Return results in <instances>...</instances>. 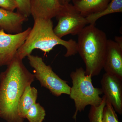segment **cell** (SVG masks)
Returning <instances> with one entry per match:
<instances>
[{"label": "cell", "instance_id": "obj_11", "mask_svg": "<svg viewBox=\"0 0 122 122\" xmlns=\"http://www.w3.org/2000/svg\"><path fill=\"white\" fill-rule=\"evenodd\" d=\"M28 18L17 12L0 8V29L8 33L22 32V25Z\"/></svg>", "mask_w": 122, "mask_h": 122}, {"label": "cell", "instance_id": "obj_6", "mask_svg": "<svg viewBox=\"0 0 122 122\" xmlns=\"http://www.w3.org/2000/svg\"><path fill=\"white\" fill-rule=\"evenodd\" d=\"M55 17L58 22L54 31L60 38L69 34L78 35L88 24L86 17L70 3L62 5Z\"/></svg>", "mask_w": 122, "mask_h": 122}, {"label": "cell", "instance_id": "obj_20", "mask_svg": "<svg viewBox=\"0 0 122 122\" xmlns=\"http://www.w3.org/2000/svg\"><path fill=\"white\" fill-rule=\"evenodd\" d=\"M115 41L118 45L120 47L122 48V36H115Z\"/></svg>", "mask_w": 122, "mask_h": 122}, {"label": "cell", "instance_id": "obj_14", "mask_svg": "<svg viewBox=\"0 0 122 122\" xmlns=\"http://www.w3.org/2000/svg\"><path fill=\"white\" fill-rule=\"evenodd\" d=\"M122 12V0H111L105 9L99 12L93 14L86 17L88 24L95 25L96 21L106 15Z\"/></svg>", "mask_w": 122, "mask_h": 122}, {"label": "cell", "instance_id": "obj_4", "mask_svg": "<svg viewBox=\"0 0 122 122\" xmlns=\"http://www.w3.org/2000/svg\"><path fill=\"white\" fill-rule=\"evenodd\" d=\"M70 77L73 85L69 95L74 101L76 110L73 118L76 120L78 112L83 111L87 106L97 107L101 104L103 98L100 95L102 92L101 88L94 86L91 76L86 75L82 67L71 72Z\"/></svg>", "mask_w": 122, "mask_h": 122}, {"label": "cell", "instance_id": "obj_24", "mask_svg": "<svg viewBox=\"0 0 122 122\" xmlns=\"http://www.w3.org/2000/svg\"></svg>", "mask_w": 122, "mask_h": 122}, {"label": "cell", "instance_id": "obj_3", "mask_svg": "<svg viewBox=\"0 0 122 122\" xmlns=\"http://www.w3.org/2000/svg\"><path fill=\"white\" fill-rule=\"evenodd\" d=\"M78 36V53L85 63L86 74L92 77L98 76L103 69L106 53V33L95 25L89 24Z\"/></svg>", "mask_w": 122, "mask_h": 122}, {"label": "cell", "instance_id": "obj_2", "mask_svg": "<svg viewBox=\"0 0 122 122\" xmlns=\"http://www.w3.org/2000/svg\"><path fill=\"white\" fill-rule=\"evenodd\" d=\"M51 19H37L25 41L18 49L15 56L23 60L31 54L33 51L39 49L45 53L49 52L55 46L61 45L66 49V57L78 53L77 42L70 39L65 41L58 37L55 33Z\"/></svg>", "mask_w": 122, "mask_h": 122}, {"label": "cell", "instance_id": "obj_18", "mask_svg": "<svg viewBox=\"0 0 122 122\" xmlns=\"http://www.w3.org/2000/svg\"><path fill=\"white\" fill-rule=\"evenodd\" d=\"M117 115L111 104L106 100V104L103 110L102 122H116Z\"/></svg>", "mask_w": 122, "mask_h": 122}, {"label": "cell", "instance_id": "obj_16", "mask_svg": "<svg viewBox=\"0 0 122 122\" xmlns=\"http://www.w3.org/2000/svg\"><path fill=\"white\" fill-rule=\"evenodd\" d=\"M102 101L99 106L97 107L91 106L89 115V118L91 119L95 122H102L103 110L106 104V98L102 97Z\"/></svg>", "mask_w": 122, "mask_h": 122}, {"label": "cell", "instance_id": "obj_21", "mask_svg": "<svg viewBox=\"0 0 122 122\" xmlns=\"http://www.w3.org/2000/svg\"><path fill=\"white\" fill-rule=\"evenodd\" d=\"M61 5H64L70 3L72 0H58Z\"/></svg>", "mask_w": 122, "mask_h": 122}, {"label": "cell", "instance_id": "obj_8", "mask_svg": "<svg viewBox=\"0 0 122 122\" xmlns=\"http://www.w3.org/2000/svg\"><path fill=\"white\" fill-rule=\"evenodd\" d=\"M102 94L115 111L122 114V79L105 73L101 81Z\"/></svg>", "mask_w": 122, "mask_h": 122}, {"label": "cell", "instance_id": "obj_9", "mask_svg": "<svg viewBox=\"0 0 122 122\" xmlns=\"http://www.w3.org/2000/svg\"><path fill=\"white\" fill-rule=\"evenodd\" d=\"M103 69L106 73L122 79V48L111 39L107 40Z\"/></svg>", "mask_w": 122, "mask_h": 122}, {"label": "cell", "instance_id": "obj_5", "mask_svg": "<svg viewBox=\"0 0 122 122\" xmlns=\"http://www.w3.org/2000/svg\"><path fill=\"white\" fill-rule=\"evenodd\" d=\"M30 65L34 69V76L42 87L49 90L53 95L58 97L62 94L69 95L71 87L66 81L59 77L41 57L30 54L27 56Z\"/></svg>", "mask_w": 122, "mask_h": 122}, {"label": "cell", "instance_id": "obj_12", "mask_svg": "<svg viewBox=\"0 0 122 122\" xmlns=\"http://www.w3.org/2000/svg\"><path fill=\"white\" fill-rule=\"evenodd\" d=\"M73 5L82 16L86 17L99 12L106 8L111 0H72Z\"/></svg>", "mask_w": 122, "mask_h": 122}, {"label": "cell", "instance_id": "obj_22", "mask_svg": "<svg viewBox=\"0 0 122 122\" xmlns=\"http://www.w3.org/2000/svg\"><path fill=\"white\" fill-rule=\"evenodd\" d=\"M116 122H119V120H118L117 116H116Z\"/></svg>", "mask_w": 122, "mask_h": 122}, {"label": "cell", "instance_id": "obj_19", "mask_svg": "<svg viewBox=\"0 0 122 122\" xmlns=\"http://www.w3.org/2000/svg\"><path fill=\"white\" fill-rule=\"evenodd\" d=\"M0 8L14 11L17 8V5L13 0H0Z\"/></svg>", "mask_w": 122, "mask_h": 122}, {"label": "cell", "instance_id": "obj_23", "mask_svg": "<svg viewBox=\"0 0 122 122\" xmlns=\"http://www.w3.org/2000/svg\"><path fill=\"white\" fill-rule=\"evenodd\" d=\"M89 119L90 122H94V120H92V119Z\"/></svg>", "mask_w": 122, "mask_h": 122}, {"label": "cell", "instance_id": "obj_1", "mask_svg": "<svg viewBox=\"0 0 122 122\" xmlns=\"http://www.w3.org/2000/svg\"><path fill=\"white\" fill-rule=\"evenodd\" d=\"M34 75L15 56L0 74V118L7 122H24L18 106L25 87L34 81Z\"/></svg>", "mask_w": 122, "mask_h": 122}, {"label": "cell", "instance_id": "obj_15", "mask_svg": "<svg viewBox=\"0 0 122 122\" xmlns=\"http://www.w3.org/2000/svg\"><path fill=\"white\" fill-rule=\"evenodd\" d=\"M46 115V111L39 103L34 104L28 110L25 118L29 122H42Z\"/></svg>", "mask_w": 122, "mask_h": 122}, {"label": "cell", "instance_id": "obj_7", "mask_svg": "<svg viewBox=\"0 0 122 122\" xmlns=\"http://www.w3.org/2000/svg\"><path fill=\"white\" fill-rule=\"evenodd\" d=\"M32 28L18 33L11 34L0 30V66H8L24 44Z\"/></svg>", "mask_w": 122, "mask_h": 122}, {"label": "cell", "instance_id": "obj_10", "mask_svg": "<svg viewBox=\"0 0 122 122\" xmlns=\"http://www.w3.org/2000/svg\"><path fill=\"white\" fill-rule=\"evenodd\" d=\"M62 7L58 0H31V15L34 20H52L56 17Z\"/></svg>", "mask_w": 122, "mask_h": 122}, {"label": "cell", "instance_id": "obj_17", "mask_svg": "<svg viewBox=\"0 0 122 122\" xmlns=\"http://www.w3.org/2000/svg\"><path fill=\"white\" fill-rule=\"evenodd\" d=\"M17 5V12L26 18L31 15V0H13Z\"/></svg>", "mask_w": 122, "mask_h": 122}, {"label": "cell", "instance_id": "obj_13", "mask_svg": "<svg viewBox=\"0 0 122 122\" xmlns=\"http://www.w3.org/2000/svg\"><path fill=\"white\" fill-rule=\"evenodd\" d=\"M37 96V90L35 87H31L30 85L25 87L18 106V112L20 117L25 118L27 112L36 102Z\"/></svg>", "mask_w": 122, "mask_h": 122}]
</instances>
